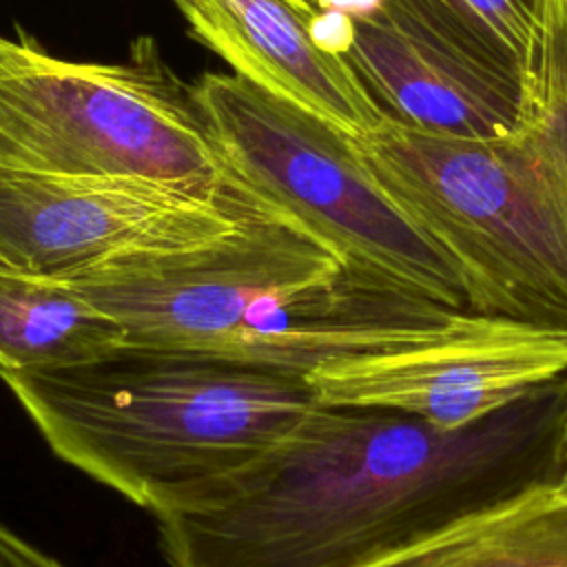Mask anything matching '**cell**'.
<instances>
[{
  "label": "cell",
  "instance_id": "cell-1",
  "mask_svg": "<svg viewBox=\"0 0 567 567\" xmlns=\"http://www.w3.org/2000/svg\"><path fill=\"white\" fill-rule=\"evenodd\" d=\"M567 377L485 421L317 403L215 501L157 520L168 567H357L560 474Z\"/></svg>",
  "mask_w": 567,
  "mask_h": 567
},
{
  "label": "cell",
  "instance_id": "cell-2",
  "mask_svg": "<svg viewBox=\"0 0 567 567\" xmlns=\"http://www.w3.org/2000/svg\"><path fill=\"white\" fill-rule=\"evenodd\" d=\"M60 284L113 315L126 341L303 374L326 361L434 337L461 312L348 266L272 210L217 239L131 255Z\"/></svg>",
  "mask_w": 567,
  "mask_h": 567
},
{
  "label": "cell",
  "instance_id": "cell-3",
  "mask_svg": "<svg viewBox=\"0 0 567 567\" xmlns=\"http://www.w3.org/2000/svg\"><path fill=\"white\" fill-rule=\"evenodd\" d=\"M0 381L58 458L155 518L221 496L319 403L303 372L135 341Z\"/></svg>",
  "mask_w": 567,
  "mask_h": 567
},
{
  "label": "cell",
  "instance_id": "cell-4",
  "mask_svg": "<svg viewBox=\"0 0 567 567\" xmlns=\"http://www.w3.org/2000/svg\"><path fill=\"white\" fill-rule=\"evenodd\" d=\"M354 142L394 204L456 264L472 312L567 332V0H538L507 135L454 137L385 117Z\"/></svg>",
  "mask_w": 567,
  "mask_h": 567
},
{
  "label": "cell",
  "instance_id": "cell-5",
  "mask_svg": "<svg viewBox=\"0 0 567 567\" xmlns=\"http://www.w3.org/2000/svg\"><path fill=\"white\" fill-rule=\"evenodd\" d=\"M190 97L237 188L348 266L472 310L456 264L383 190L352 135L237 73H204Z\"/></svg>",
  "mask_w": 567,
  "mask_h": 567
},
{
  "label": "cell",
  "instance_id": "cell-6",
  "mask_svg": "<svg viewBox=\"0 0 567 567\" xmlns=\"http://www.w3.org/2000/svg\"><path fill=\"white\" fill-rule=\"evenodd\" d=\"M124 64L69 62L0 33V168L142 177L206 197L237 188L153 40Z\"/></svg>",
  "mask_w": 567,
  "mask_h": 567
},
{
  "label": "cell",
  "instance_id": "cell-7",
  "mask_svg": "<svg viewBox=\"0 0 567 567\" xmlns=\"http://www.w3.org/2000/svg\"><path fill=\"white\" fill-rule=\"evenodd\" d=\"M264 210L250 195L206 197L142 177L0 168V266L64 281L131 255L217 239Z\"/></svg>",
  "mask_w": 567,
  "mask_h": 567
},
{
  "label": "cell",
  "instance_id": "cell-8",
  "mask_svg": "<svg viewBox=\"0 0 567 567\" xmlns=\"http://www.w3.org/2000/svg\"><path fill=\"white\" fill-rule=\"evenodd\" d=\"M567 374V332L461 310L443 332L308 372L319 403L390 410L463 430Z\"/></svg>",
  "mask_w": 567,
  "mask_h": 567
},
{
  "label": "cell",
  "instance_id": "cell-9",
  "mask_svg": "<svg viewBox=\"0 0 567 567\" xmlns=\"http://www.w3.org/2000/svg\"><path fill=\"white\" fill-rule=\"evenodd\" d=\"M346 58L396 122L474 140L507 135L518 122L523 66L427 0H383L352 18Z\"/></svg>",
  "mask_w": 567,
  "mask_h": 567
},
{
  "label": "cell",
  "instance_id": "cell-10",
  "mask_svg": "<svg viewBox=\"0 0 567 567\" xmlns=\"http://www.w3.org/2000/svg\"><path fill=\"white\" fill-rule=\"evenodd\" d=\"M190 31L244 80L352 137L388 115L348 58L321 42V0H171Z\"/></svg>",
  "mask_w": 567,
  "mask_h": 567
},
{
  "label": "cell",
  "instance_id": "cell-11",
  "mask_svg": "<svg viewBox=\"0 0 567 567\" xmlns=\"http://www.w3.org/2000/svg\"><path fill=\"white\" fill-rule=\"evenodd\" d=\"M357 567H567V483L527 485Z\"/></svg>",
  "mask_w": 567,
  "mask_h": 567
},
{
  "label": "cell",
  "instance_id": "cell-12",
  "mask_svg": "<svg viewBox=\"0 0 567 567\" xmlns=\"http://www.w3.org/2000/svg\"><path fill=\"white\" fill-rule=\"evenodd\" d=\"M126 341V328L60 281L0 266V370L84 363Z\"/></svg>",
  "mask_w": 567,
  "mask_h": 567
},
{
  "label": "cell",
  "instance_id": "cell-13",
  "mask_svg": "<svg viewBox=\"0 0 567 567\" xmlns=\"http://www.w3.org/2000/svg\"><path fill=\"white\" fill-rule=\"evenodd\" d=\"M525 69L536 33L538 0H427Z\"/></svg>",
  "mask_w": 567,
  "mask_h": 567
},
{
  "label": "cell",
  "instance_id": "cell-14",
  "mask_svg": "<svg viewBox=\"0 0 567 567\" xmlns=\"http://www.w3.org/2000/svg\"><path fill=\"white\" fill-rule=\"evenodd\" d=\"M0 567H69L0 523Z\"/></svg>",
  "mask_w": 567,
  "mask_h": 567
},
{
  "label": "cell",
  "instance_id": "cell-15",
  "mask_svg": "<svg viewBox=\"0 0 567 567\" xmlns=\"http://www.w3.org/2000/svg\"><path fill=\"white\" fill-rule=\"evenodd\" d=\"M326 9H337L350 18H363L381 9L383 0H321Z\"/></svg>",
  "mask_w": 567,
  "mask_h": 567
},
{
  "label": "cell",
  "instance_id": "cell-16",
  "mask_svg": "<svg viewBox=\"0 0 567 567\" xmlns=\"http://www.w3.org/2000/svg\"><path fill=\"white\" fill-rule=\"evenodd\" d=\"M558 478L567 483V392H565V410H563V430H560V474Z\"/></svg>",
  "mask_w": 567,
  "mask_h": 567
}]
</instances>
